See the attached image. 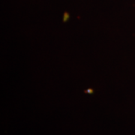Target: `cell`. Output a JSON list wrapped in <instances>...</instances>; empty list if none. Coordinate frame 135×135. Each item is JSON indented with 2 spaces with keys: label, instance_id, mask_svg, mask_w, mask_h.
I'll return each mask as SVG.
<instances>
[]
</instances>
